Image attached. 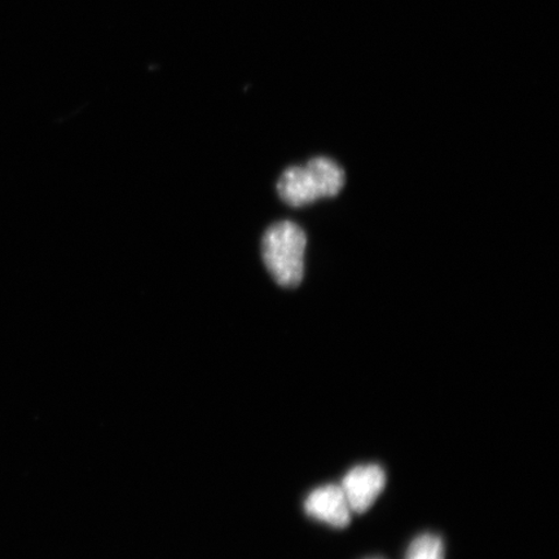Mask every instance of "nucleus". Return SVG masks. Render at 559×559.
<instances>
[{
    "label": "nucleus",
    "mask_w": 559,
    "mask_h": 559,
    "mask_svg": "<svg viewBox=\"0 0 559 559\" xmlns=\"http://www.w3.org/2000/svg\"><path fill=\"white\" fill-rule=\"evenodd\" d=\"M346 181L345 171L333 159L314 157L304 166H293L280 177V198L293 207L337 195Z\"/></svg>",
    "instance_id": "f257e3e1"
},
{
    "label": "nucleus",
    "mask_w": 559,
    "mask_h": 559,
    "mask_svg": "<svg viewBox=\"0 0 559 559\" xmlns=\"http://www.w3.org/2000/svg\"><path fill=\"white\" fill-rule=\"evenodd\" d=\"M307 236L296 223L271 226L262 239V258L272 278L284 288H296L304 280Z\"/></svg>",
    "instance_id": "f03ea898"
},
{
    "label": "nucleus",
    "mask_w": 559,
    "mask_h": 559,
    "mask_svg": "<svg viewBox=\"0 0 559 559\" xmlns=\"http://www.w3.org/2000/svg\"><path fill=\"white\" fill-rule=\"evenodd\" d=\"M386 486V473L380 465H358L353 467L342 480V491L349 509L356 514L368 512Z\"/></svg>",
    "instance_id": "7ed1b4c3"
},
{
    "label": "nucleus",
    "mask_w": 559,
    "mask_h": 559,
    "mask_svg": "<svg viewBox=\"0 0 559 559\" xmlns=\"http://www.w3.org/2000/svg\"><path fill=\"white\" fill-rule=\"evenodd\" d=\"M307 515L334 528H345L352 523V509L342 488L326 485L313 489L305 501Z\"/></svg>",
    "instance_id": "20e7f679"
},
{
    "label": "nucleus",
    "mask_w": 559,
    "mask_h": 559,
    "mask_svg": "<svg viewBox=\"0 0 559 559\" xmlns=\"http://www.w3.org/2000/svg\"><path fill=\"white\" fill-rule=\"evenodd\" d=\"M405 559H445L444 543L435 534H424L411 543Z\"/></svg>",
    "instance_id": "39448f33"
}]
</instances>
